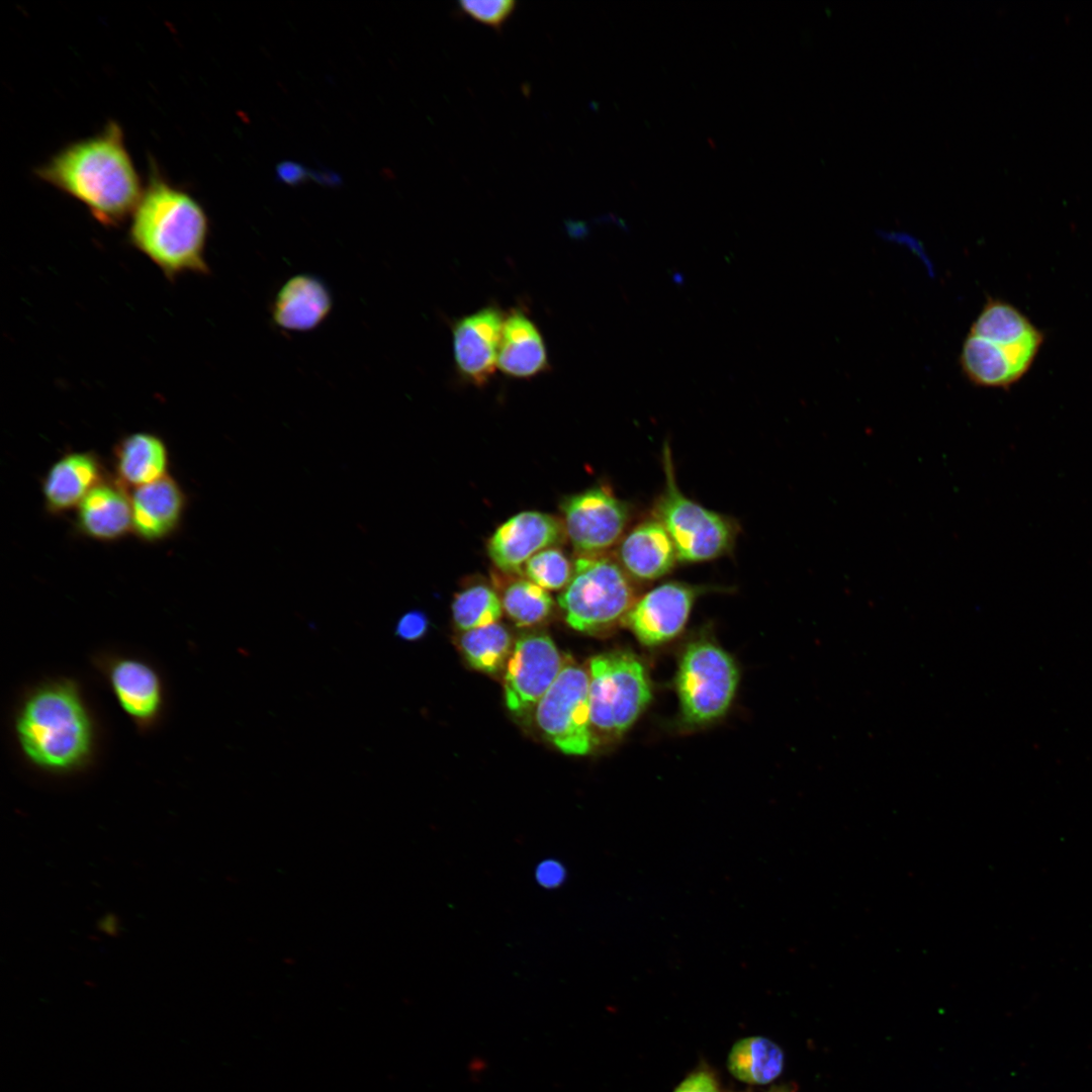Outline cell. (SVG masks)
Wrapping results in <instances>:
<instances>
[{
  "label": "cell",
  "instance_id": "obj_1",
  "mask_svg": "<svg viewBox=\"0 0 1092 1092\" xmlns=\"http://www.w3.org/2000/svg\"><path fill=\"white\" fill-rule=\"evenodd\" d=\"M35 172L42 181L83 203L105 226H116L131 215L144 192L116 122L66 146Z\"/></svg>",
  "mask_w": 1092,
  "mask_h": 1092
},
{
  "label": "cell",
  "instance_id": "obj_2",
  "mask_svg": "<svg viewBox=\"0 0 1092 1092\" xmlns=\"http://www.w3.org/2000/svg\"><path fill=\"white\" fill-rule=\"evenodd\" d=\"M129 243L169 279L206 275L209 223L200 203L156 171L130 215Z\"/></svg>",
  "mask_w": 1092,
  "mask_h": 1092
},
{
  "label": "cell",
  "instance_id": "obj_3",
  "mask_svg": "<svg viewBox=\"0 0 1092 1092\" xmlns=\"http://www.w3.org/2000/svg\"><path fill=\"white\" fill-rule=\"evenodd\" d=\"M16 731L26 756L51 770L79 765L91 747L87 712L76 690L64 682L43 687L26 700Z\"/></svg>",
  "mask_w": 1092,
  "mask_h": 1092
},
{
  "label": "cell",
  "instance_id": "obj_4",
  "mask_svg": "<svg viewBox=\"0 0 1092 1092\" xmlns=\"http://www.w3.org/2000/svg\"><path fill=\"white\" fill-rule=\"evenodd\" d=\"M636 601L632 577L619 561L605 554L576 558L570 580L558 597L566 623L583 633L624 622Z\"/></svg>",
  "mask_w": 1092,
  "mask_h": 1092
},
{
  "label": "cell",
  "instance_id": "obj_5",
  "mask_svg": "<svg viewBox=\"0 0 1092 1092\" xmlns=\"http://www.w3.org/2000/svg\"><path fill=\"white\" fill-rule=\"evenodd\" d=\"M663 466L665 486L654 503L653 516L672 539L678 560L703 562L728 554L738 533L735 520L704 508L680 491L667 444Z\"/></svg>",
  "mask_w": 1092,
  "mask_h": 1092
},
{
  "label": "cell",
  "instance_id": "obj_6",
  "mask_svg": "<svg viewBox=\"0 0 1092 1092\" xmlns=\"http://www.w3.org/2000/svg\"><path fill=\"white\" fill-rule=\"evenodd\" d=\"M590 727L598 736L615 738L636 721L651 699L642 662L624 652L601 654L588 664Z\"/></svg>",
  "mask_w": 1092,
  "mask_h": 1092
},
{
  "label": "cell",
  "instance_id": "obj_7",
  "mask_svg": "<svg viewBox=\"0 0 1092 1092\" xmlns=\"http://www.w3.org/2000/svg\"><path fill=\"white\" fill-rule=\"evenodd\" d=\"M733 659L709 641H697L684 652L676 677L684 721L699 725L721 717L737 688Z\"/></svg>",
  "mask_w": 1092,
  "mask_h": 1092
},
{
  "label": "cell",
  "instance_id": "obj_8",
  "mask_svg": "<svg viewBox=\"0 0 1092 1092\" xmlns=\"http://www.w3.org/2000/svg\"><path fill=\"white\" fill-rule=\"evenodd\" d=\"M588 684V671L566 659L555 681L533 710L542 734L565 754H586L595 744Z\"/></svg>",
  "mask_w": 1092,
  "mask_h": 1092
},
{
  "label": "cell",
  "instance_id": "obj_9",
  "mask_svg": "<svg viewBox=\"0 0 1092 1092\" xmlns=\"http://www.w3.org/2000/svg\"><path fill=\"white\" fill-rule=\"evenodd\" d=\"M1045 341L1044 332L1012 340L968 333L959 355L965 378L982 388L1010 389L1033 366Z\"/></svg>",
  "mask_w": 1092,
  "mask_h": 1092
},
{
  "label": "cell",
  "instance_id": "obj_10",
  "mask_svg": "<svg viewBox=\"0 0 1092 1092\" xmlns=\"http://www.w3.org/2000/svg\"><path fill=\"white\" fill-rule=\"evenodd\" d=\"M561 511L565 533L580 556L603 554L622 538L630 520L629 505L602 486L566 496Z\"/></svg>",
  "mask_w": 1092,
  "mask_h": 1092
},
{
  "label": "cell",
  "instance_id": "obj_11",
  "mask_svg": "<svg viewBox=\"0 0 1092 1092\" xmlns=\"http://www.w3.org/2000/svg\"><path fill=\"white\" fill-rule=\"evenodd\" d=\"M563 658L549 635L524 634L514 644L505 668L504 691L508 709L517 716L532 712L560 673Z\"/></svg>",
  "mask_w": 1092,
  "mask_h": 1092
},
{
  "label": "cell",
  "instance_id": "obj_12",
  "mask_svg": "<svg viewBox=\"0 0 1092 1092\" xmlns=\"http://www.w3.org/2000/svg\"><path fill=\"white\" fill-rule=\"evenodd\" d=\"M704 586L668 581L634 603L624 623L647 646L664 643L681 632Z\"/></svg>",
  "mask_w": 1092,
  "mask_h": 1092
},
{
  "label": "cell",
  "instance_id": "obj_13",
  "mask_svg": "<svg viewBox=\"0 0 1092 1092\" xmlns=\"http://www.w3.org/2000/svg\"><path fill=\"white\" fill-rule=\"evenodd\" d=\"M505 314L490 304L453 323L454 363L457 373L468 383L483 386L494 374Z\"/></svg>",
  "mask_w": 1092,
  "mask_h": 1092
},
{
  "label": "cell",
  "instance_id": "obj_14",
  "mask_svg": "<svg viewBox=\"0 0 1092 1092\" xmlns=\"http://www.w3.org/2000/svg\"><path fill=\"white\" fill-rule=\"evenodd\" d=\"M565 530L555 517L526 511L499 525L487 542L493 564L505 573L521 574L536 553L562 542Z\"/></svg>",
  "mask_w": 1092,
  "mask_h": 1092
},
{
  "label": "cell",
  "instance_id": "obj_15",
  "mask_svg": "<svg viewBox=\"0 0 1092 1092\" xmlns=\"http://www.w3.org/2000/svg\"><path fill=\"white\" fill-rule=\"evenodd\" d=\"M497 369L515 379H531L550 369L543 336L521 308H512L505 314Z\"/></svg>",
  "mask_w": 1092,
  "mask_h": 1092
},
{
  "label": "cell",
  "instance_id": "obj_16",
  "mask_svg": "<svg viewBox=\"0 0 1092 1092\" xmlns=\"http://www.w3.org/2000/svg\"><path fill=\"white\" fill-rule=\"evenodd\" d=\"M619 563L637 580H654L667 574L678 560L675 546L656 519L634 527L618 548Z\"/></svg>",
  "mask_w": 1092,
  "mask_h": 1092
},
{
  "label": "cell",
  "instance_id": "obj_17",
  "mask_svg": "<svg viewBox=\"0 0 1092 1092\" xmlns=\"http://www.w3.org/2000/svg\"><path fill=\"white\" fill-rule=\"evenodd\" d=\"M332 309V295L317 277L299 274L278 290L272 304V320L282 330L307 332L320 326Z\"/></svg>",
  "mask_w": 1092,
  "mask_h": 1092
},
{
  "label": "cell",
  "instance_id": "obj_18",
  "mask_svg": "<svg viewBox=\"0 0 1092 1092\" xmlns=\"http://www.w3.org/2000/svg\"><path fill=\"white\" fill-rule=\"evenodd\" d=\"M132 530L146 541H157L172 533L179 524L184 494L168 474L136 487L130 496Z\"/></svg>",
  "mask_w": 1092,
  "mask_h": 1092
},
{
  "label": "cell",
  "instance_id": "obj_19",
  "mask_svg": "<svg viewBox=\"0 0 1092 1092\" xmlns=\"http://www.w3.org/2000/svg\"><path fill=\"white\" fill-rule=\"evenodd\" d=\"M78 524L98 540H114L132 529L131 500L121 484L101 480L82 499Z\"/></svg>",
  "mask_w": 1092,
  "mask_h": 1092
},
{
  "label": "cell",
  "instance_id": "obj_20",
  "mask_svg": "<svg viewBox=\"0 0 1092 1092\" xmlns=\"http://www.w3.org/2000/svg\"><path fill=\"white\" fill-rule=\"evenodd\" d=\"M101 477V466L94 454L75 452L63 456L53 464L43 481L48 509L60 513L78 507Z\"/></svg>",
  "mask_w": 1092,
  "mask_h": 1092
},
{
  "label": "cell",
  "instance_id": "obj_21",
  "mask_svg": "<svg viewBox=\"0 0 1092 1092\" xmlns=\"http://www.w3.org/2000/svg\"><path fill=\"white\" fill-rule=\"evenodd\" d=\"M114 694L122 709L132 718L152 719L161 705V687L156 672L134 659L116 662L110 671Z\"/></svg>",
  "mask_w": 1092,
  "mask_h": 1092
},
{
  "label": "cell",
  "instance_id": "obj_22",
  "mask_svg": "<svg viewBox=\"0 0 1092 1092\" xmlns=\"http://www.w3.org/2000/svg\"><path fill=\"white\" fill-rule=\"evenodd\" d=\"M115 456L119 478L135 488L167 475V448L156 435L139 432L125 437Z\"/></svg>",
  "mask_w": 1092,
  "mask_h": 1092
},
{
  "label": "cell",
  "instance_id": "obj_23",
  "mask_svg": "<svg viewBox=\"0 0 1092 1092\" xmlns=\"http://www.w3.org/2000/svg\"><path fill=\"white\" fill-rule=\"evenodd\" d=\"M727 1069L735 1079L743 1083L766 1085L783 1072L784 1053L767 1037H743L732 1045L727 1058Z\"/></svg>",
  "mask_w": 1092,
  "mask_h": 1092
},
{
  "label": "cell",
  "instance_id": "obj_24",
  "mask_svg": "<svg viewBox=\"0 0 1092 1092\" xmlns=\"http://www.w3.org/2000/svg\"><path fill=\"white\" fill-rule=\"evenodd\" d=\"M457 645L470 666L490 674L506 668L514 648L509 630L498 622L463 631Z\"/></svg>",
  "mask_w": 1092,
  "mask_h": 1092
},
{
  "label": "cell",
  "instance_id": "obj_25",
  "mask_svg": "<svg viewBox=\"0 0 1092 1092\" xmlns=\"http://www.w3.org/2000/svg\"><path fill=\"white\" fill-rule=\"evenodd\" d=\"M502 607L518 627H530L545 621L554 603L548 592L529 579L517 578L503 590Z\"/></svg>",
  "mask_w": 1092,
  "mask_h": 1092
},
{
  "label": "cell",
  "instance_id": "obj_26",
  "mask_svg": "<svg viewBox=\"0 0 1092 1092\" xmlns=\"http://www.w3.org/2000/svg\"><path fill=\"white\" fill-rule=\"evenodd\" d=\"M455 626L467 631L496 623L503 613L500 598L487 584H472L455 595L451 606Z\"/></svg>",
  "mask_w": 1092,
  "mask_h": 1092
},
{
  "label": "cell",
  "instance_id": "obj_27",
  "mask_svg": "<svg viewBox=\"0 0 1092 1092\" xmlns=\"http://www.w3.org/2000/svg\"><path fill=\"white\" fill-rule=\"evenodd\" d=\"M572 569L566 555L555 547L536 553L524 566L529 580L546 590L565 587L572 575Z\"/></svg>",
  "mask_w": 1092,
  "mask_h": 1092
},
{
  "label": "cell",
  "instance_id": "obj_28",
  "mask_svg": "<svg viewBox=\"0 0 1092 1092\" xmlns=\"http://www.w3.org/2000/svg\"><path fill=\"white\" fill-rule=\"evenodd\" d=\"M518 3L514 0H462L458 1L461 14L500 31L510 19Z\"/></svg>",
  "mask_w": 1092,
  "mask_h": 1092
},
{
  "label": "cell",
  "instance_id": "obj_29",
  "mask_svg": "<svg viewBox=\"0 0 1092 1092\" xmlns=\"http://www.w3.org/2000/svg\"><path fill=\"white\" fill-rule=\"evenodd\" d=\"M429 626L430 621L427 614L422 610L414 609L400 616L396 622L394 633L401 640L417 641L426 636Z\"/></svg>",
  "mask_w": 1092,
  "mask_h": 1092
},
{
  "label": "cell",
  "instance_id": "obj_30",
  "mask_svg": "<svg viewBox=\"0 0 1092 1092\" xmlns=\"http://www.w3.org/2000/svg\"><path fill=\"white\" fill-rule=\"evenodd\" d=\"M673 1092H720L716 1076L708 1068H698L690 1073Z\"/></svg>",
  "mask_w": 1092,
  "mask_h": 1092
},
{
  "label": "cell",
  "instance_id": "obj_31",
  "mask_svg": "<svg viewBox=\"0 0 1092 1092\" xmlns=\"http://www.w3.org/2000/svg\"><path fill=\"white\" fill-rule=\"evenodd\" d=\"M538 877L543 885L555 886L561 881L563 874L558 864L548 862L540 868Z\"/></svg>",
  "mask_w": 1092,
  "mask_h": 1092
},
{
  "label": "cell",
  "instance_id": "obj_32",
  "mask_svg": "<svg viewBox=\"0 0 1092 1092\" xmlns=\"http://www.w3.org/2000/svg\"><path fill=\"white\" fill-rule=\"evenodd\" d=\"M100 928L105 933L114 934L115 930H117V921L115 917L111 915L105 916L100 921Z\"/></svg>",
  "mask_w": 1092,
  "mask_h": 1092
},
{
  "label": "cell",
  "instance_id": "obj_33",
  "mask_svg": "<svg viewBox=\"0 0 1092 1092\" xmlns=\"http://www.w3.org/2000/svg\"><path fill=\"white\" fill-rule=\"evenodd\" d=\"M769 1092H790L784 1087H774Z\"/></svg>",
  "mask_w": 1092,
  "mask_h": 1092
}]
</instances>
